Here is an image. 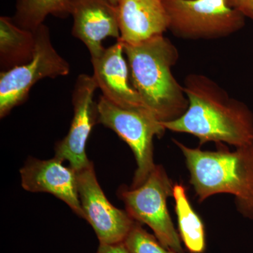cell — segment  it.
Wrapping results in <instances>:
<instances>
[{
	"instance_id": "obj_17",
	"label": "cell",
	"mask_w": 253,
	"mask_h": 253,
	"mask_svg": "<svg viewBox=\"0 0 253 253\" xmlns=\"http://www.w3.org/2000/svg\"><path fill=\"white\" fill-rule=\"evenodd\" d=\"M124 243L129 253H177L163 246L136 221Z\"/></svg>"
},
{
	"instance_id": "obj_10",
	"label": "cell",
	"mask_w": 253,
	"mask_h": 253,
	"mask_svg": "<svg viewBox=\"0 0 253 253\" xmlns=\"http://www.w3.org/2000/svg\"><path fill=\"white\" fill-rule=\"evenodd\" d=\"M20 174L23 189L30 192L53 195L84 219L78 193L77 172L70 166H63V161L59 158H28L20 169Z\"/></svg>"
},
{
	"instance_id": "obj_4",
	"label": "cell",
	"mask_w": 253,
	"mask_h": 253,
	"mask_svg": "<svg viewBox=\"0 0 253 253\" xmlns=\"http://www.w3.org/2000/svg\"><path fill=\"white\" fill-rule=\"evenodd\" d=\"M173 188L164 168L156 165L142 185L134 189L121 187L118 196L130 217L149 226L163 246L177 253H184L180 236L168 209L167 200L173 196Z\"/></svg>"
},
{
	"instance_id": "obj_16",
	"label": "cell",
	"mask_w": 253,
	"mask_h": 253,
	"mask_svg": "<svg viewBox=\"0 0 253 253\" xmlns=\"http://www.w3.org/2000/svg\"><path fill=\"white\" fill-rule=\"evenodd\" d=\"M71 6L72 0H17L12 20L18 27L34 32L48 15L68 17Z\"/></svg>"
},
{
	"instance_id": "obj_13",
	"label": "cell",
	"mask_w": 253,
	"mask_h": 253,
	"mask_svg": "<svg viewBox=\"0 0 253 253\" xmlns=\"http://www.w3.org/2000/svg\"><path fill=\"white\" fill-rule=\"evenodd\" d=\"M121 37L124 44H139L163 36L169 28L163 0H120L117 5Z\"/></svg>"
},
{
	"instance_id": "obj_12",
	"label": "cell",
	"mask_w": 253,
	"mask_h": 253,
	"mask_svg": "<svg viewBox=\"0 0 253 253\" xmlns=\"http://www.w3.org/2000/svg\"><path fill=\"white\" fill-rule=\"evenodd\" d=\"M71 15L73 36L85 44L91 59L102 54L106 38L120 39L117 6L109 0H72Z\"/></svg>"
},
{
	"instance_id": "obj_1",
	"label": "cell",
	"mask_w": 253,
	"mask_h": 253,
	"mask_svg": "<svg viewBox=\"0 0 253 253\" xmlns=\"http://www.w3.org/2000/svg\"><path fill=\"white\" fill-rule=\"evenodd\" d=\"M184 91L187 109L180 117L162 123L166 129L192 134L201 144L214 141L239 148L253 144V116L246 106L204 76L187 78Z\"/></svg>"
},
{
	"instance_id": "obj_3",
	"label": "cell",
	"mask_w": 253,
	"mask_h": 253,
	"mask_svg": "<svg viewBox=\"0 0 253 253\" xmlns=\"http://www.w3.org/2000/svg\"><path fill=\"white\" fill-rule=\"evenodd\" d=\"M174 143L185 157L190 183L200 203L215 194H231L241 214L253 219V144L230 152L203 151Z\"/></svg>"
},
{
	"instance_id": "obj_15",
	"label": "cell",
	"mask_w": 253,
	"mask_h": 253,
	"mask_svg": "<svg viewBox=\"0 0 253 253\" xmlns=\"http://www.w3.org/2000/svg\"><path fill=\"white\" fill-rule=\"evenodd\" d=\"M173 197L181 240L190 253H204L206 246L204 223L190 204L185 188L181 184L174 185Z\"/></svg>"
},
{
	"instance_id": "obj_8",
	"label": "cell",
	"mask_w": 253,
	"mask_h": 253,
	"mask_svg": "<svg viewBox=\"0 0 253 253\" xmlns=\"http://www.w3.org/2000/svg\"><path fill=\"white\" fill-rule=\"evenodd\" d=\"M78 193L84 219L93 228L99 244L124 242L135 221L126 211L113 206L101 189L94 164L77 172Z\"/></svg>"
},
{
	"instance_id": "obj_18",
	"label": "cell",
	"mask_w": 253,
	"mask_h": 253,
	"mask_svg": "<svg viewBox=\"0 0 253 253\" xmlns=\"http://www.w3.org/2000/svg\"><path fill=\"white\" fill-rule=\"evenodd\" d=\"M231 7L239 10L245 16L253 13V0H227Z\"/></svg>"
},
{
	"instance_id": "obj_11",
	"label": "cell",
	"mask_w": 253,
	"mask_h": 253,
	"mask_svg": "<svg viewBox=\"0 0 253 253\" xmlns=\"http://www.w3.org/2000/svg\"><path fill=\"white\" fill-rule=\"evenodd\" d=\"M124 50L122 42L117 41L116 44L105 48L99 56L92 58V77L102 96L113 104L123 109L148 111L131 84Z\"/></svg>"
},
{
	"instance_id": "obj_6",
	"label": "cell",
	"mask_w": 253,
	"mask_h": 253,
	"mask_svg": "<svg viewBox=\"0 0 253 253\" xmlns=\"http://www.w3.org/2000/svg\"><path fill=\"white\" fill-rule=\"evenodd\" d=\"M34 32L36 48L33 59L26 64L0 73L1 118L25 102L31 88L38 81L66 76L71 71L69 63L52 45L49 28L42 24Z\"/></svg>"
},
{
	"instance_id": "obj_2",
	"label": "cell",
	"mask_w": 253,
	"mask_h": 253,
	"mask_svg": "<svg viewBox=\"0 0 253 253\" xmlns=\"http://www.w3.org/2000/svg\"><path fill=\"white\" fill-rule=\"evenodd\" d=\"M124 47L131 84L146 109L161 123L180 117L187 109L188 99L172 75L178 53L172 43L159 36Z\"/></svg>"
},
{
	"instance_id": "obj_19",
	"label": "cell",
	"mask_w": 253,
	"mask_h": 253,
	"mask_svg": "<svg viewBox=\"0 0 253 253\" xmlns=\"http://www.w3.org/2000/svg\"><path fill=\"white\" fill-rule=\"evenodd\" d=\"M97 253H129L124 242L116 244H99Z\"/></svg>"
},
{
	"instance_id": "obj_9",
	"label": "cell",
	"mask_w": 253,
	"mask_h": 253,
	"mask_svg": "<svg viewBox=\"0 0 253 253\" xmlns=\"http://www.w3.org/2000/svg\"><path fill=\"white\" fill-rule=\"evenodd\" d=\"M94 78L81 74L76 80L72 94L73 118L67 135L55 146L54 157L68 161L76 172L91 163L86 154V145L94 125L98 123L97 103L94 100L97 89Z\"/></svg>"
},
{
	"instance_id": "obj_20",
	"label": "cell",
	"mask_w": 253,
	"mask_h": 253,
	"mask_svg": "<svg viewBox=\"0 0 253 253\" xmlns=\"http://www.w3.org/2000/svg\"><path fill=\"white\" fill-rule=\"evenodd\" d=\"M109 1L111 4L115 5V6H117L118 3H119L120 0H109Z\"/></svg>"
},
{
	"instance_id": "obj_21",
	"label": "cell",
	"mask_w": 253,
	"mask_h": 253,
	"mask_svg": "<svg viewBox=\"0 0 253 253\" xmlns=\"http://www.w3.org/2000/svg\"><path fill=\"white\" fill-rule=\"evenodd\" d=\"M249 17L252 18V19L253 20V14H251V15H250Z\"/></svg>"
},
{
	"instance_id": "obj_7",
	"label": "cell",
	"mask_w": 253,
	"mask_h": 253,
	"mask_svg": "<svg viewBox=\"0 0 253 253\" xmlns=\"http://www.w3.org/2000/svg\"><path fill=\"white\" fill-rule=\"evenodd\" d=\"M173 33L187 38H219L244 26L245 16L227 0H163Z\"/></svg>"
},
{
	"instance_id": "obj_5",
	"label": "cell",
	"mask_w": 253,
	"mask_h": 253,
	"mask_svg": "<svg viewBox=\"0 0 253 253\" xmlns=\"http://www.w3.org/2000/svg\"><path fill=\"white\" fill-rule=\"evenodd\" d=\"M97 109L98 123L112 129L134 153L137 168L130 188L142 185L156 166L153 139L161 137L166 128L149 111L123 109L103 96Z\"/></svg>"
},
{
	"instance_id": "obj_14",
	"label": "cell",
	"mask_w": 253,
	"mask_h": 253,
	"mask_svg": "<svg viewBox=\"0 0 253 253\" xmlns=\"http://www.w3.org/2000/svg\"><path fill=\"white\" fill-rule=\"evenodd\" d=\"M36 48L35 32L18 27L12 18H0V66L7 71L33 59Z\"/></svg>"
}]
</instances>
